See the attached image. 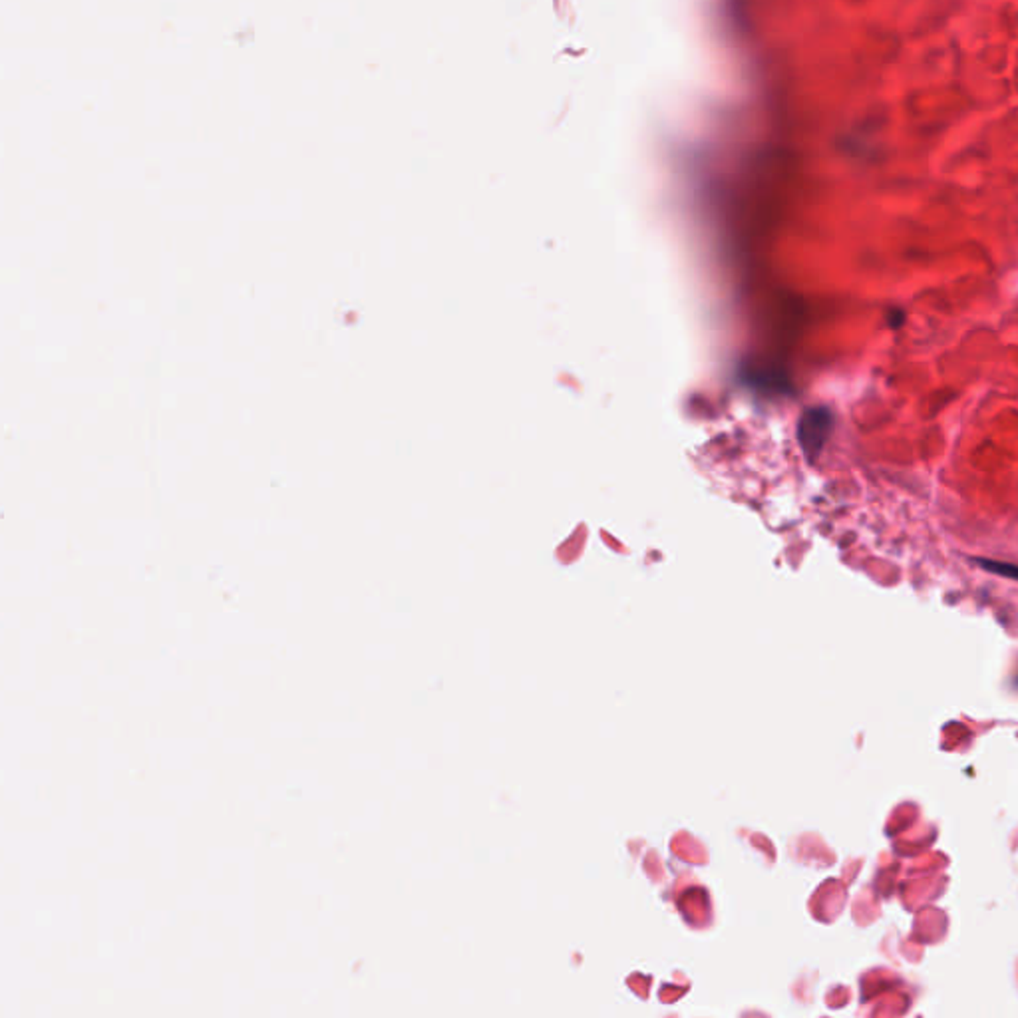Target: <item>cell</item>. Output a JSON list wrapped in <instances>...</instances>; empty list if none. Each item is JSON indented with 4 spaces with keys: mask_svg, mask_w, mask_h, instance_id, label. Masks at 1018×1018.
<instances>
[{
    "mask_svg": "<svg viewBox=\"0 0 1018 1018\" xmlns=\"http://www.w3.org/2000/svg\"><path fill=\"white\" fill-rule=\"evenodd\" d=\"M981 565L984 569H989L992 573H999V575H1006V577H1014L1018 579V567H1011L1008 563H992V561H981Z\"/></svg>",
    "mask_w": 1018,
    "mask_h": 1018,
    "instance_id": "obj_1",
    "label": "cell"
}]
</instances>
